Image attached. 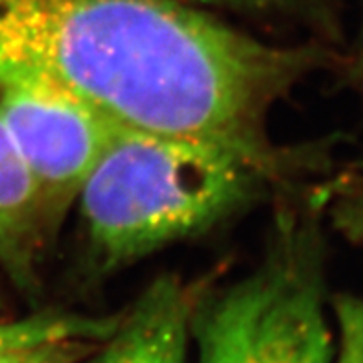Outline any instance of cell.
Returning a JSON list of instances; mask_svg holds the SVG:
<instances>
[{"label":"cell","instance_id":"1","mask_svg":"<svg viewBox=\"0 0 363 363\" xmlns=\"http://www.w3.org/2000/svg\"><path fill=\"white\" fill-rule=\"evenodd\" d=\"M321 61L189 0H0V87L50 89L122 131L221 147L275 183L299 159L273 115Z\"/></svg>","mask_w":363,"mask_h":363},{"label":"cell","instance_id":"2","mask_svg":"<svg viewBox=\"0 0 363 363\" xmlns=\"http://www.w3.org/2000/svg\"><path fill=\"white\" fill-rule=\"evenodd\" d=\"M272 184L221 147L120 129L76 201L87 272L113 275L196 238Z\"/></svg>","mask_w":363,"mask_h":363},{"label":"cell","instance_id":"3","mask_svg":"<svg viewBox=\"0 0 363 363\" xmlns=\"http://www.w3.org/2000/svg\"><path fill=\"white\" fill-rule=\"evenodd\" d=\"M321 205L279 207L258 262L233 282L203 284L190 315L198 363H334Z\"/></svg>","mask_w":363,"mask_h":363},{"label":"cell","instance_id":"4","mask_svg":"<svg viewBox=\"0 0 363 363\" xmlns=\"http://www.w3.org/2000/svg\"><path fill=\"white\" fill-rule=\"evenodd\" d=\"M0 118L57 230L120 129L78 101L37 85L0 87Z\"/></svg>","mask_w":363,"mask_h":363},{"label":"cell","instance_id":"5","mask_svg":"<svg viewBox=\"0 0 363 363\" xmlns=\"http://www.w3.org/2000/svg\"><path fill=\"white\" fill-rule=\"evenodd\" d=\"M203 284L157 277L79 363H189L190 315Z\"/></svg>","mask_w":363,"mask_h":363},{"label":"cell","instance_id":"6","mask_svg":"<svg viewBox=\"0 0 363 363\" xmlns=\"http://www.w3.org/2000/svg\"><path fill=\"white\" fill-rule=\"evenodd\" d=\"M54 235L32 175L0 118V264L18 288L33 291L39 286Z\"/></svg>","mask_w":363,"mask_h":363},{"label":"cell","instance_id":"7","mask_svg":"<svg viewBox=\"0 0 363 363\" xmlns=\"http://www.w3.org/2000/svg\"><path fill=\"white\" fill-rule=\"evenodd\" d=\"M115 315H87L78 312H37L32 315L0 321V350L35 345L54 340L101 341L118 325Z\"/></svg>","mask_w":363,"mask_h":363},{"label":"cell","instance_id":"8","mask_svg":"<svg viewBox=\"0 0 363 363\" xmlns=\"http://www.w3.org/2000/svg\"><path fill=\"white\" fill-rule=\"evenodd\" d=\"M330 312L337 332L334 363H363V297L337 295Z\"/></svg>","mask_w":363,"mask_h":363},{"label":"cell","instance_id":"9","mask_svg":"<svg viewBox=\"0 0 363 363\" xmlns=\"http://www.w3.org/2000/svg\"><path fill=\"white\" fill-rule=\"evenodd\" d=\"M100 341L54 340L35 345L0 350V363H79Z\"/></svg>","mask_w":363,"mask_h":363},{"label":"cell","instance_id":"10","mask_svg":"<svg viewBox=\"0 0 363 363\" xmlns=\"http://www.w3.org/2000/svg\"><path fill=\"white\" fill-rule=\"evenodd\" d=\"M327 207L334 227L356 244H363V184L337 194L332 201L327 199Z\"/></svg>","mask_w":363,"mask_h":363},{"label":"cell","instance_id":"11","mask_svg":"<svg viewBox=\"0 0 363 363\" xmlns=\"http://www.w3.org/2000/svg\"><path fill=\"white\" fill-rule=\"evenodd\" d=\"M192 4L207 8V6H229V8H260L273 0H189Z\"/></svg>","mask_w":363,"mask_h":363}]
</instances>
